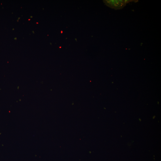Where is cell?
Masks as SVG:
<instances>
[{
    "label": "cell",
    "mask_w": 161,
    "mask_h": 161,
    "mask_svg": "<svg viewBox=\"0 0 161 161\" xmlns=\"http://www.w3.org/2000/svg\"><path fill=\"white\" fill-rule=\"evenodd\" d=\"M103 1L107 6L115 10L122 9L126 4L125 0H106Z\"/></svg>",
    "instance_id": "6da1fadb"
}]
</instances>
